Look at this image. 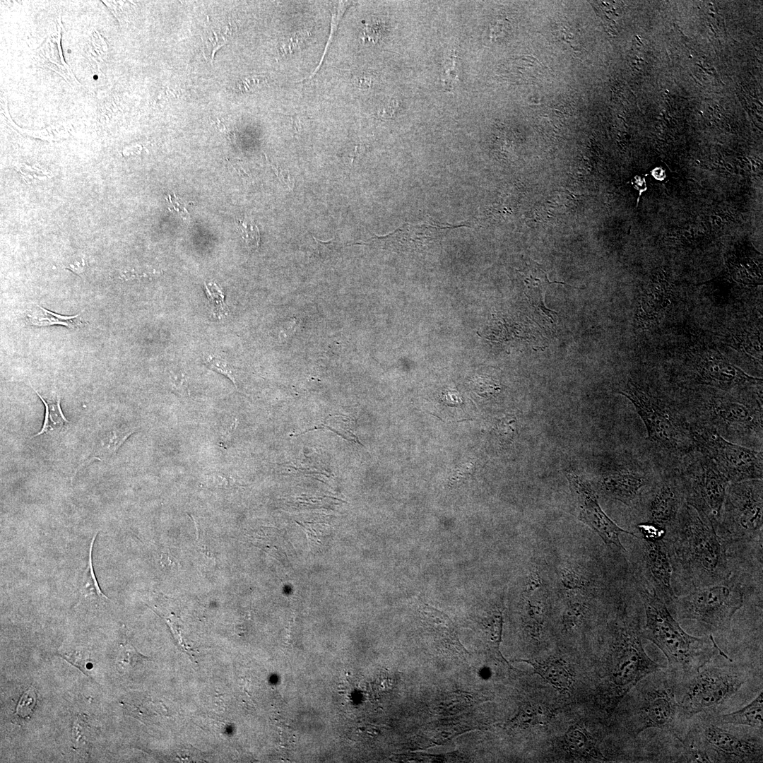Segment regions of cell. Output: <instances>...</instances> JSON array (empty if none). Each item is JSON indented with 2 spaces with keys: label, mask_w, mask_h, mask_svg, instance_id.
<instances>
[{
  "label": "cell",
  "mask_w": 763,
  "mask_h": 763,
  "mask_svg": "<svg viewBox=\"0 0 763 763\" xmlns=\"http://www.w3.org/2000/svg\"><path fill=\"white\" fill-rule=\"evenodd\" d=\"M641 594L646 615L643 637L663 653L672 675L687 679L716 655L731 661L712 635L696 637L687 633L656 591Z\"/></svg>",
  "instance_id": "obj_1"
},
{
  "label": "cell",
  "mask_w": 763,
  "mask_h": 763,
  "mask_svg": "<svg viewBox=\"0 0 763 763\" xmlns=\"http://www.w3.org/2000/svg\"><path fill=\"white\" fill-rule=\"evenodd\" d=\"M620 393L632 403L648 439L658 449L678 456L696 451L691 425L679 412L631 382Z\"/></svg>",
  "instance_id": "obj_2"
},
{
  "label": "cell",
  "mask_w": 763,
  "mask_h": 763,
  "mask_svg": "<svg viewBox=\"0 0 763 763\" xmlns=\"http://www.w3.org/2000/svg\"><path fill=\"white\" fill-rule=\"evenodd\" d=\"M745 673L734 666H703L687 679L677 699L679 715L685 719L715 709L735 694L745 682Z\"/></svg>",
  "instance_id": "obj_3"
},
{
  "label": "cell",
  "mask_w": 763,
  "mask_h": 763,
  "mask_svg": "<svg viewBox=\"0 0 763 763\" xmlns=\"http://www.w3.org/2000/svg\"><path fill=\"white\" fill-rule=\"evenodd\" d=\"M690 425L696 450L708 456L730 483L762 479V451L728 441L711 427Z\"/></svg>",
  "instance_id": "obj_4"
},
{
  "label": "cell",
  "mask_w": 763,
  "mask_h": 763,
  "mask_svg": "<svg viewBox=\"0 0 763 763\" xmlns=\"http://www.w3.org/2000/svg\"><path fill=\"white\" fill-rule=\"evenodd\" d=\"M743 605L742 591L723 584L698 589L675 601L679 618L696 620L714 630L728 627Z\"/></svg>",
  "instance_id": "obj_5"
},
{
  "label": "cell",
  "mask_w": 763,
  "mask_h": 763,
  "mask_svg": "<svg viewBox=\"0 0 763 763\" xmlns=\"http://www.w3.org/2000/svg\"><path fill=\"white\" fill-rule=\"evenodd\" d=\"M692 456L681 472L690 505L706 518L717 519L723 509L730 482L706 455Z\"/></svg>",
  "instance_id": "obj_6"
},
{
  "label": "cell",
  "mask_w": 763,
  "mask_h": 763,
  "mask_svg": "<svg viewBox=\"0 0 763 763\" xmlns=\"http://www.w3.org/2000/svg\"><path fill=\"white\" fill-rule=\"evenodd\" d=\"M659 671L651 676V682L643 692L637 711L635 735L649 728L670 731L679 714L675 688L668 678L658 677Z\"/></svg>",
  "instance_id": "obj_7"
},
{
  "label": "cell",
  "mask_w": 763,
  "mask_h": 763,
  "mask_svg": "<svg viewBox=\"0 0 763 763\" xmlns=\"http://www.w3.org/2000/svg\"><path fill=\"white\" fill-rule=\"evenodd\" d=\"M618 640L610 679L617 693L622 694L640 680L664 667L646 654L638 634L632 629H622Z\"/></svg>",
  "instance_id": "obj_8"
},
{
  "label": "cell",
  "mask_w": 763,
  "mask_h": 763,
  "mask_svg": "<svg viewBox=\"0 0 763 763\" xmlns=\"http://www.w3.org/2000/svg\"><path fill=\"white\" fill-rule=\"evenodd\" d=\"M698 743L711 762H750L762 759V743L728 731L713 722L702 723Z\"/></svg>",
  "instance_id": "obj_9"
},
{
  "label": "cell",
  "mask_w": 763,
  "mask_h": 763,
  "mask_svg": "<svg viewBox=\"0 0 763 763\" xmlns=\"http://www.w3.org/2000/svg\"><path fill=\"white\" fill-rule=\"evenodd\" d=\"M762 479L730 483L723 507L738 531L753 533L762 528Z\"/></svg>",
  "instance_id": "obj_10"
},
{
  "label": "cell",
  "mask_w": 763,
  "mask_h": 763,
  "mask_svg": "<svg viewBox=\"0 0 763 763\" xmlns=\"http://www.w3.org/2000/svg\"><path fill=\"white\" fill-rule=\"evenodd\" d=\"M566 477L572 492L577 498L579 520L592 528L608 545H614L625 550L620 540V535L627 533L637 537L636 535L621 528L608 516L586 479L574 473H567Z\"/></svg>",
  "instance_id": "obj_11"
},
{
  "label": "cell",
  "mask_w": 763,
  "mask_h": 763,
  "mask_svg": "<svg viewBox=\"0 0 763 763\" xmlns=\"http://www.w3.org/2000/svg\"><path fill=\"white\" fill-rule=\"evenodd\" d=\"M706 410L715 430L755 433L762 439V403L752 404L731 396L713 398Z\"/></svg>",
  "instance_id": "obj_12"
},
{
  "label": "cell",
  "mask_w": 763,
  "mask_h": 763,
  "mask_svg": "<svg viewBox=\"0 0 763 763\" xmlns=\"http://www.w3.org/2000/svg\"><path fill=\"white\" fill-rule=\"evenodd\" d=\"M684 509L685 526L688 531V542L693 562L705 572H718L722 569L724 555L717 536L702 521L694 507L690 505Z\"/></svg>",
  "instance_id": "obj_13"
},
{
  "label": "cell",
  "mask_w": 763,
  "mask_h": 763,
  "mask_svg": "<svg viewBox=\"0 0 763 763\" xmlns=\"http://www.w3.org/2000/svg\"><path fill=\"white\" fill-rule=\"evenodd\" d=\"M694 377L699 384L726 391L747 383L762 381L747 374L715 350L706 353L695 363Z\"/></svg>",
  "instance_id": "obj_14"
},
{
  "label": "cell",
  "mask_w": 763,
  "mask_h": 763,
  "mask_svg": "<svg viewBox=\"0 0 763 763\" xmlns=\"http://www.w3.org/2000/svg\"><path fill=\"white\" fill-rule=\"evenodd\" d=\"M649 482L648 473L642 468L619 466L603 475L601 487L609 497L629 505Z\"/></svg>",
  "instance_id": "obj_15"
},
{
  "label": "cell",
  "mask_w": 763,
  "mask_h": 763,
  "mask_svg": "<svg viewBox=\"0 0 763 763\" xmlns=\"http://www.w3.org/2000/svg\"><path fill=\"white\" fill-rule=\"evenodd\" d=\"M681 504V495L677 482L668 478L656 487L649 504V522L661 527L676 518Z\"/></svg>",
  "instance_id": "obj_16"
},
{
  "label": "cell",
  "mask_w": 763,
  "mask_h": 763,
  "mask_svg": "<svg viewBox=\"0 0 763 763\" xmlns=\"http://www.w3.org/2000/svg\"><path fill=\"white\" fill-rule=\"evenodd\" d=\"M136 430L134 427L127 425H110L100 427L93 436L88 459L80 464L76 472L90 461L110 459Z\"/></svg>",
  "instance_id": "obj_17"
},
{
  "label": "cell",
  "mask_w": 763,
  "mask_h": 763,
  "mask_svg": "<svg viewBox=\"0 0 763 763\" xmlns=\"http://www.w3.org/2000/svg\"><path fill=\"white\" fill-rule=\"evenodd\" d=\"M671 292L665 283H651L643 292L636 319L640 326L649 328L658 322L670 304Z\"/></svg>",
  "instance_id": "obj_18"
},
{
  "label": "cell",
  "mask_w": 763,
  "mask_h": 763,
  "mask_svg": "<svg viewBox=\"0 0 763 763\" xmlns=\"http://www.w3.org/2000/svg\"><path fill=\"white\" fill-rule=\"evenodd\" d=\"M646 562L649 571L658 588L673 596L672 567L662 540H646Z\"/></svg>",
  "instance_id": "obj_19"
},
{
  "label": "cell",
  "mask_w": 763,
  "mask_h": 763,
  "mask_svg": "<svg viewBox=\"0 0 763 763\" xmlns=\"http://www.w3.org/2000/svg\"><path fill=\"white\" fill-rule=\"evenodd\" d=\"M420 614L425 625L444 646L460 656L466 653L457 637L456 629L447 616L431 607L422 608Z\"/></svg>",
  "instance_id": "obj_20"
},
{
  "label": "cell",
  "mask_w": 763,
  "mask_h": 763,
  "mask_svg": "<svg viewBox=\"0 0 763 763\" xmlns=\"http://www.w3.org/2000/svg\"><path fill=\"white\" fill-rule=\"evenodd\" d=\"M763 693L762 691L747 705L743 708L714 717L713 722L719 725L746 726L759 730L762 729L763 723Z\"/></svg>",
  "instance_id": "obj_21"
},
{
  "label": "cell",
  "mask_w": 763,
  "mask_h": 763,
  "mask_svg": "<svg viewBox=\"0 0 763 763\" xmlns=\"http://www.w3.org/2000/svg\"><path fill=\"white\" fill-rule=\"evenodd\" d=\"M531 664L533 673L540 675L560 691H567L572 681L567 664L561 659L550 658L544 661L534 659L519 660Z\"/></svg>",
  "instance_id": "obj_22"
},
{
  "label": "cell",
  "mask_w": 763,
  "mask_h": 763,
  "mask_svg": "<svg viewBox=\"0 0 763 763\" xmlns=\"http://www.w3.org/2000/svg\"><path fill=\"white\" fill-rule=\"evenodd\" d=\"M564 739L572 753L584 757L605 759L597 748L593 739L580 726H572L566 733Z\"/></svg>",
  "instance_id": "obj_23"
},
{
  "label": "cell",
  "mask_w": 763,
  "mask_h": 763,
  "mask_svg": "<svg viewBox=\"0 0 763 763\" xmlns=\"http://www.w3.org/2000/svg\"><path fill=\"white\" fill-rule=\"evenodd\" d=\"M32 389L39 396L45 406L44 420L40 431L30 438L42 435L45 433L59 432L70 422L65 417L61 407L60 396L45 399L32 386Z\"/></svg>",
  "instance_id": "obj_24"
},
{
  "label": "cell",
  "mask_w": 763,
  "mask_h": 763,
  "mask_svg": "<svg viewBox=\"0 0 763 763\" xmlns=\"http://www.w3.org/2000/svg\"><path fill=\"white\" fill-rule=\"evenodd\" d=\"M552 716V711L547 706L528 703L521 706L517 715L511 720L510 724L522 728L544 726L549 723Z\"/></svg>",
  "instance_id": "obj_25"
},
{
  "label": "cell",
  "mask_w": 763,
  "mask_h": 763,
  "mask_svg": "<svg viewBox=\"0 0 763 763\" xmlns=\"http://www.w3.org/2000/svg\"><path fill=\"white\" fill-rule=\"evenodd\" d=\"M37 306L42 310V314L39 316H31L28 314V321L32 325L45 326L58 324L65 326L68 328H75L84 324L80 319V314L73 316L60 315L42 307Z\"/></svg>",
  "instance_id": "obj_26"
},
{
  "label": "cell",
  "mask_w": 763,
  "mask_h": 763,
  "mask_svg": "<svg viewBox=\"0 0 763 763\" xmlns=\"http://www.w3.org/2000/svg\"><path fill=\"white\" fill-rule=\"evenodd\" d=\"M502 616L500 613L493 614L486 620L485 632L487 644L494 656L499 661L507 663L499 650L502 636Z\"/></svg>",
  "instance_id": "obj_27"
},
{
  "label": "cell",
  "mask_w": 763,
  "mask_h": 763,
  "mask_svg": "<svg viewBox=\"0 0 763 763\" xmlns=\"http://www.w3.org/2000/svg\"><path fill=\"white\" fill-rule=\"evenodd\" d=\"M97 535V533L93 537L90 545L89 557L87 563V568L83 576L82 587L84 588L83 590H88V592H94L98 598H103L109 600V598L103 593L99 586L93 565L92 552Z\"/></svg>",
  "instance_id": "obj_28"
},
{
  "label": "cell",
  "mask_w": 763,
  "mask_h": 763,
  "mask_svg": "<svg viewBox=\"0 0 763 763\" xmlns=\"http://www.w3.org/2000/svg\"><path fill=\"white\" fill-rule=\"evenodd\" d=\"M238 229L246 246L250 250L256 249L259 246L260 233L259 230L253 220L247 217L238 220Z\"/></svg>",
  "instance_id": "obj_29"
},
{
  "label": "cell",
  "mask_w": 763,
  "mask_h": 763,
  "mask_svg": "<svg viewBox=\"0 0 763 763\" xmlns=\"http://www.w3.org/2000/svg\"><path fill=\"white\" fill-rule=\"evenodd\" d=\"M203 362L208 368L225 376L236 386V370L230 362L213 355H206Z\"/></svg>",
  "instance_id": "obj_30"
},
{
  "label": "cell",
  "mask_w": 763,
  "mask_h": 763,
  "mask_svg": "<svg viewBox=\"0 0 763 763\" xmlns=\"http://www.w3.org/2000/svg\"><path fill=\"white\" fill-rule=\"evenodd\" d=\"M207 31L203 37L206 39L204 40L206 51L203 53L207 55L206 59L208 57L213 61L215 52L227 42V37H225L227 31L221 32L215 29H210Z\"/></svg>",
  "instance_id": "obj_31"
},
{
  "label": "cell",
  "mask_w": 763,
  "mask_h": 763,
  "mask_svg": "<svg viewBox=\"0 0 763 763\" xmlns=\"http://www.w3.org/2000/svg\"><path fill=\"white\" fill-rule=\"evenodd\" d=\"M205 288L214 314H217L218 317L227 314L228 309L224 302L223 292L218 286L214 283H211L205 284Z\"/></svg>",
  "instance_id": "obj_32"
},
{
  "label": "cell",
  "mask_w": 763,
  "mask_h": 763,
  "mask_svg": "<svg viewBox=\"0 0 763 763\" xmlns=\"http://www.w3.org/2000/svg\"><path fill=\"white\" fill-rule=\"evenodd\" d=\"M37 702V694L33 687H30L20 697L16 707V714L25 718L30 716L35 709Z\"/></svg>",
  "instance_id": "obj_33"
},
{
  "label": "cell",
  "mask_w": 763,
  "mask_h": 763,
  "mask_svg": "<svg viewBox=\"0 0 763 763\" xmlns=\"http://www.w3.org/2000/svg\"><path fill=\"white\" fill-rule=\"evenodd\" d=\"M584 608L577 603L572 605L564 615V625L566 629L576 626L582 620Z\"/></svg>",
  "instance_id": "obj_34"
},
{
  "label": "cell",
  "mask_w": 763,
  "mask_h": 763,
  "mask_svg": "<svg viewBox=\"0 0 763 763\" xmlns=\"http://www.w3.org/2000/svg\"><path fill=\"white\" fill-rule=\"evenodd\" d=\"M638 528L644 535L645 540L648 541L662 540V538L665 535V531L663 527L649 521L646 524H640Z\"/></svg>",
  "instance_id": "obj_35"
},
{
  "label": "cell",
  "mask_w": 763,
  "mask_h": 763,
  "mask_svg": "<svg viewBox=\"0 0 763 763\" xmlns=\"http://www.w3.org/2000/svg\"><path fill=\"white\" fill-rule=\"evenodd\" d=\"M60 656L71 664L80 669L83 673L88 675V658L80 652H64Z\"/></svg>",
  "instance_id": "obj_36"
},
{
  "label": "cell",
  "mask_w": 763,
  "mask_h": 763,
  "mask_svg": "<svg viewBox=\"0 0 763 763\" xmlns=\"http://www.w3.org/2000/svg\"><path fill=\"white\" fill-rule=\"evenodd\" d=\"M170 379L175 392L182 396L189 394L188 382L184 374L172 372Z\"/></svg>",
  "instance_id": "obj_37"
},
{
  "label": "cell",
  "mask_w": 763,
  "mask_h": 763,
  "mask_svg": "<svg viewBox=\"0 0 763 763\" xmlns=\"http://www.w3.org/2000/svg\"><path fill=\"white\" fill-rule=\"evenodd\" d=\"M145 658L143 656L138 653L134 648L131 646H124L123 650L120 651L117 663L119 665L123 666H132L133 663L137 662L140 658Z\"/></svg>",
  "instance_id": "obj_38"
},
{
  "label": "cell",
  "mask_w": 763,
  "mask_h": 763,
  "mask_svg": "<svg viewBox=\"0 0 763 763\" xmlns=\"http://www.w3.org/2000/svg\"><path fill=\"white\" fill-rule=\"evenodd\" d=\"M169 207L168 208L174 212L177 213L179 215L186 220H189L190 215L187 209L185 202L175 194H169L167 196Z\"/></svg>",
  "instance_id": "obj_39"
},
{
  "label": "cell",
  "mask_w": 763,
  "mask_h": 763,
  "mask_svg": "<svg viewBox=\"0 0 763 763\" xmlns=\"http://www.w3.org/2000/svg\"><path fill=\"white\" fill-rule=\"evenodd\" d=\"M268 163L270 165L273 170L274 171L278 179L286 185L290 189L292 190L295 186V180L288 170H283L278 167L275 166L268 162L266 157Z\"/></svg>",
  "instance_id": "obj_40"
},
{
  "label": "cell",
  "mask_w": 763,
  "mask_h": 763,
  "mask_svg": "<svg viewBox=\"0 0 763 763\" xmlns=\"http://www.w3.org/2000/svg\"><path fill=\"white\" fill-rule=\"evenodd\" d=\"M207 481L210 485H216L218 487H231L234 483L233 480H232L230 477L223 473L214 474L210 476Z\"/></svg>",
  "instance_id": "obj_41"
},
{
  "label": "cell",
  "mask_w": 763,
  "mask_h": 763,
  "mask_svg": "<svg viewBox=\"0 0 763 763\" xmlns=\"http://www.w3.org/2000/svg\"><path fill=\"white\" fill-rule=\"evenodd\" d=\"M472 470L473 465L471 463H465L456 469L451 480H453V482L457 483L460 480L469 477Z\"/></svg>",
  "instance_id": "obj_42"
},
{
  "label": "cell",
  "mask_w": 763,
  "mask_h": 763,
  "mask_svg": "<svg viewBox=\"0 0 763 763\" xmlns=\"http://www.w3.org/2000/svg\"><path fill=\"white\" fill-rule=\"evenodd\" d=\"M237 420H235V421H234V422H232V424H231V425H230V426H229V427H227V428L226 429V430H225V432H223V433L222 434V436H221V437H220V442H219V445H220V446L221 447H223V448H227V446H229V444H230V439H231V437H232V434H233V432H235V429H236V427H237Z\"/></svg>",
  "instance_id": "obj_43"
},
{
  "label": "cell",
  "mask_w": 763,
  "mask_h": 763,
  "mask_svg": "<svg viewBox=\"0 0 763 763\" xmlns=\"http://www.w3.org/2000/svg\"><path fill=\"white\" fill-rule=\"evenodd\" d=\"M228 163L240 177L245 179L251 178V175H249V173L244 168V167L241 164L237 162H232L231 160L228 161Z\"/></svg>",
  "instance_id": "obj_44"
},
{
  "label": "cell",
  "mask_w": 763,
  "mask_h": 763,
  "mask_svg": "<svg viewBox=\"0 0 763 763\" xmlns=\"http://www.w3.org/2000/svg\"><path fill=\"white\" fill-rule=\"evenodd\" d=\"M216 125H217V127H218V130H219V131H220L221 133L224 134H225V136H226L227 138H229L230 140H231V134H230V131H228V130H227V129L225 128V125H224V124H222V123H221V122H220V121H217V122H216Z\"/></svg>",
  "instance_id": "obj_45"
}]
</instances>
